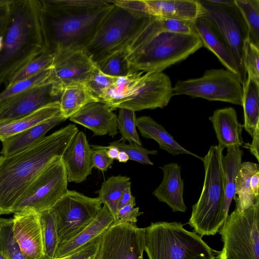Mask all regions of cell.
Wrapping results in <instances>:
<instances>
[{"label":"cell","mask_w":259,"mask_h":259,"mask_svg":"<svg viewBox=\"0 0 259 259\" xmlns=\"http://www.w3.org/2000/svg\"><path fill=\"white\" fill-rule=\"evenodd\" d=\"M63 86L50 81L17 94L0 103V123L27 116L58 102Z\"/></svg>","instance_id":"obj_15"},{"label":"cell","mask_w":259,"mask_h":259,"mask_svg":"<svg viewBox=\"0 0 259 259\" xmlns=\"http://www.w3.org/2000/svg\"><path fill=\"white\" fill-rule=\"evenodd\" d=\"M242 155L243 151L240 147L232 146L227 147L226 154L222 156L226 218L229 214L232 201L235 195V178L241 163Z\"/></svg>","instance_id":"obj_30"},{"label":"cell","mask_w":259,"mask_h":259,"mask_svg":"<svg viewBox=\"0 0 259 259\" xmlns=\"http://www.w3.org/2000/svg\"><path fill=\"white\" fill-rule=\"evenodd\" d=\"M51 74V67L18 81L5 88L0 93V103L17 94L33 87L52 81Z\"/></svg>","instance_id":"obj_39"},{"label":"cell","mask_w":259,"mask_h":259,"mask_svg":"<svg viewBox=\"0 0 259 259\" xmlns=\"http://www.w3.org/2000/svg\"><path fill=\"white\" fill-rule=\"evenodd\" d=\"M193 24L195 33L201 39L203 46L214 54L227 69L238 75L228 46L209 19L203 15L193 21Z\"/></svg>","instance_id":"obj_21"},{"label":"cell","mask_w":259,"mask_h":259,"mask_svg":"<svg viewBox=\"0 0 259 259\" xmlns=\"http://www.w3.org/2000/svg\"><path fill=\"white\" fill-rule=\"evenodd\" d=\"M101 236L72 253L56 259H97Z\"/></svg>","instance_id":"obj_43"},{"label":"cell","mask_w":259,"mask_h":259,"mask_svg":"<svg viewBox=\"0 0 259 259\" xmlns=\"http://www.w3.org/2000/svg\"><path fill=\"white\" fill-rule=\"evenodd\" d=\"M62 156L54 158L39 173L15 204L12 213L50 209L68 191Z\"/></svg>","instance_id":"obj_11"},{"label":"cell","mask_w":259,"mask_h":259,"mask_svg":"<svg viewBox=\"0 0 259 259\" xmlns=\"http://www.w3.org/2000/svg\"><path fill=\"white\" fill-rule=\"evenodd\" d=\"M109 2L134 14L143 16L150 15L147 11L144 0H110Z\"/></svg>","instance_id":"obj_45"},{"label":"cell","mask_w":259,"mask_h":259,"mask_svg":"<svg viewBox=\"0 0 259 259\" xmlns=\"http://www.w3.org/2000/svg\"><path fill=\"white\" fill-rule=\"evenodd\" d=\"M163 180L153 192L160 202H164L175 211L185 212L187 210L183 199L184 182L181 178V167L176 163L166 164L160 167Z\"/></svg>","instance_id":"obj_20"},{"label":"cell","mask_w":259,"mask_h":259,"mask_svg":"<svg viewBox=\"0 0 259 259\" xmlns=\"http://www.w3.org/2000/svg\"><path fill=\"white\" fill-rule=\"evenodd\" d=\"M98 197L92 198L69 190L50 209L56 222L59 245L80 232L101 208Z\"/></svg>","instance_id":"obj_13"},{"label":"cell","mask_w":259,"mask_h":259,"mask_svg":"<svg viewBox=\"0 0 259 259\" xmlns=\"http://www.w3.org/2000/svg\"><path fill=\"white\" fill-rule=\"evenodd\" d=\"M96 67L83 50L66 49L54 54L51 80L63 86L85 83Z\"/></svg>","instance_id":"obj_16"},{"label":"cell","mask_w":259,"mask_h":259,"mask_svg":"<svg viewBox=\"0 0 259 259\" xmlns=\"http://www.w3.org/2000/svg\"><path fill=\"white\" fill-rule=\"evenodd\" d=\"M128 205L133 206H136V205L135 197L132 194L131 187L126 188L124 192L120 201L119 209Z\"/></svg>","instance_id":"obj_49"},{"label":"cell","mask_w":259,"mask_h":259,"mask_svg":"<svg viewBox=\"0 0 259 259\" xmlns=\"http://www.w3.org/2000/svg\"><path fill=\"white\" fill-rule=\"evenodd\" d=\"M114 222L113 215L104 205L94 220L71 240L58 245L56 258L69 254L102 235Z\"/></svg>","instance_id":"obj_24"},{"label":"cell","mask_w":259,"mask_h":259,"mask_svg":"<svg viewBox=\"0 0 259 259\" xmlns=\"http://www.w3.org/2000/svg\"><path fill=\"white\" fill-rule=\"evenodd\" d=\"M117 78V77L104 74L96 66L89 79L85 84L91 93L99 100L104 93L114 84Z\"/></svg>","instance_id":"obj_42"},{"label":"cell","mask_w":259,"mask_h":259,"mask_svg":"<svg viewBox=\"0 0 259 259\" xmlns=\"http://www.w3.org/2000/svg\"><path fill=\"white\" fill-rule=\"evenodd\" d=\"M259 171L258 164L245 161L241 162L235 178V195L234 199L236 202V209L243 211L253 205L259 197L256 196L252 190L251 179L252 175Z\"/></svg>","instance_id":"obj_28"},{"label":"cell","mask_w":259,"mask_h":259,"mask_svg":"<svg viewBox=\"0 0 259 259\" xmlns=\"http://www.w3.org/2000/svg\"><path fill=\"white\" fill-rule=\"evenodd\" d=\"M147 21L124 48L132 73L162 72L203 47L195 34L156 33L148 28Z\"/></svg>","instance_id":"obj_4"},{"label":"cell","mask_w":259,"mask_h":259,"mask_svg":"<svg viewBox=\"0 0 259 259\" xmlns=\"http://www.w3.org/2000/svg\"><path fill=\"white\" fill-rule=\"evenodd\" d=\"M46 50H83L114 7L104 0H40Z\"/></svg>","instance_id":"obj_1"},{"label":"cell","mask_w":259,"mask_h":259,"mask_svg":"<svg viewBox=\"0 0 259 259\" xmlns=\"http://www.w3.org/2000/svg\"><path fill=\"white\" fill-rule=\"evenodd\" d=\"M97 101L85 83L64 85L59 101L61 114L67 119L87 104Z\"/></svg>","instance_id":"obj_29"},{"label":"cell","mask_w":259,"mask_h":259,"mask_svg":"<svg viewBox=\"0 0 259 259\" xmlns=\"http://www.w3.org/2000/svg\"><path fill=\"white\" fill-rule=\"evenodd\" d=\"M96 65L101 72L109 76L119 77L132 74L124 49L107 56Z\"/></svg>","instance_id":"obj_35"},{"label":"cell","mask_w":259,"mask_h":259,"mask_svg":"<svg viewBox=\"0 0 259 259\" xmlns=\"http://www.w3.org/2000/svg\"><path fill=\"white\" fill-rule=\"evenodd\" d=\"M92 151L85 134L78 131L62 156L68 182L80 183L92 174Z\"/></svg>","instance_id":"obj_18"},{"label":"cell","mask_w":259,"mask_h":259,"mask_svg":"<svg viewBox=\"0 0 259 259\" xmlns=\"http://www.w3.org/2000/svg\"><path fill=\"white\" fill-rule=\"evenodd\" d=\"M143 212L139 211L138 207L129 205L124 206L118 209L117 223L125 222L136 224L138 217Z\"/></svg>","instance_id":"obj_46"},{"label":"cell","mask_w":259,"mask_h":259,"mask_svg":"<svg viewBox=\"0 0 259 259\" xmlns=\"http://www.w3.org/2000/svg\"><path fill=\"white\" fill-rule=\"evenodd\" d=\"M53 60L54 55L45 50L17 72L11 78L5 88L18 81L51 68Z\"/></svg>","instance_id":"obj_38"},{"label":"cell","mask_w":259,"mask_h":259,"mask_svg":"<svg viewBox=\"0 0 259 259\" xmlns=\"http://www.w3.org/2000/svg\"><path fill=\"white\" fill-rule=\"evenodd\" d=\"M145 228L113 223L101 236L97 259H143Z\"/></svg>","instance_id":"obj_14"},{"label":"cell","mask_w":259,"mask_h":259,"mask_svg":"<svg viewBox=\"0 0 259 259\" xmlns=\"http://www.w3.org/2000/svg\"><path fill=\"white\" fill-rule=\"evenodd\" d=\"M13 232L26 259H45L41 228L37 212L28 210L14 213Z\"/></svg>","instance_id":"obj_17"},{"label":"cell","mask_w":259,"mask_h":259,"mask_svg":"<svg viewBox=\"0 0 259 259\" xmlns=\"http://www.w3.org/2000/svg\"><path fill=\"white\" fill-rule=\"evenodd\" d=\"M117 117L106 103L97 101L84 106L69 120L90 130L94 136L114 137L118 134Z\"/></svg>","instance_id":"obj_19"},{"label":"cell","mask_w":259,"mask_h":259,"mask_svg":"<svg viewBox=\"0 0 259 259\" xmlns=\"http://www.w3.org/2000/svg\"><path fill=\"white\" fill-rule=\"evenodd\" d=\"M78 132L69 124L25 150L0 156V215L12 213L29 185L54 158L62 156Z\"/></svg>","instance_id":"obj_2"},{"label":"cell","mask_w":259,"mask_h":259,"mask_svg":"<svg viewBox=\"0 0 259 259\" xmlns=\"http://www.w3.org/2000/svg\"><path fill=\"white\" fill-rule=\"evenodd\" d=\"M116 159L119 162H126L129 159V157L127 153L123 151H120Z\"/></svg>","instance_id":"obj_51"},{"label":"cell","mask_w":259,"mask_h":259,"mask_svg":"<svg viewBox=\"0 0 259 259\" xmlns=\"http://www.w3.org/2000/svg\"><path fill=\"white\" fill-rule=\"evenodd\" d=\"M119 109L117 126L121 137L118 141L123 142L127 141L131 144H136L142 146V143L136 129L135 112L126 108Z\"/></svg>","instance_id":"obj_37"},{"label":"cell","mask_w":259,"mask_h":259,"mask_svg":"<svg viewBox=\"0 0 259 259\" xmlns=\"http://www.w3.org/2000/svg\"><path fill=\"white\" fill-rule=\"evenodd\" d=\"M173 92L174 96L186 95L242 105L243 90L239 77L227 69L207 70L200 77L179 80Z\"/></svg>","instance_id":"obj_12"},{"label":"cell","mask_w":259,"mask_h":259,"mask_svg":"<svg viewBox=\"0 0 259 259\" xmlns=\"http://www.w3.org/2000/svg\"><path fill=\"white\" fill-rule=\"evenodd\" d=\"M247 25L248 40L259 48V0H234Z\"/></svg>","instance_id":"obj_34"},{"label":"cell","mask_w":259,"mask_h":259,"mask_svg":"<svg viewBox=\"0 0 259 259\" xmlns=\"http://www.w3.org/2000/svg\"><path fill=\"white\" fill-rule=\"evenodd\" d=\"M101 147L106 150L107 154L110 158H111L113 160H114V159H116L118 153L120 151V150L118 148L110 146H101Z\"/></svg>","instance_id":"obj_50"},{"label":"cell","mask_w":259,"mask_h":259,"mask_svg":"<svg viewBox=\"0 0 259 259\" xmlns=\"http://www.w3.org/2000/svg\"><path fill=\"white\" fill-rule=\"evenodd\" d=\"M203 15L212 23L228 46L234 61L242 87L247 79L244 65V42L248 31L234 0H198Z\"/></svg>","instance_id":"obj_10"},{"label":"cell","mask_w":259,"mask_h":259,"mask_svg":"<svg viewBox=\"0 0 259 259\" xmlns=\"http://www.w3.org/2000/svg\"><path fill=\"white\" fill-rule=\"evenodd\" d=\"M151 16L194 21L203 16L204 10L198 0H144Z\"/></svg>","instance_id":"obj_22"},{"label":"cell","mask_w":259,"mask_h":259,"mask_svg":"<svg viewBox=\"0 0 259 259\" xmlns=\"http://www.w3.org/2000/svg\"><path fill=\"white\" fill-rule=\"evenodd\" d=\"M46 49L40 0H11L0 50V85Z\"/></svg>","instance_id":"obj_3"},{"label":"cell","mask_w":259,"mask_h":259,"mask_svg":"<svg viewBox=\"0 0 259 259\" xmlns=\"http://www.w3.org/2000/svg\"><path fill=\"white\" fill-rule=\"evenodd\" d=\"M174 96L169 77L162 72H137L122 77L118 85L111 111L126 108L134 111L166 107Z\"/></svg>","instance_id":"obj_7"},{"label":"cell","mask_w":259,"mask_h":259,"mask_svg":"<svg viewBox=\"0 0 259 259\" xmlns=\"http://www.w3.org/2000/svg\"><path fill=\"white\" fill-rule=\"evenodd\" d=\"M131 186V179L125 176H111L104 181L97 192L102 204L105 205L117 222V214L121 198L125 190Z\"/></svg>","instance_id":"obj_31"},{"label":"cell","mask_w":259,"mask_h":259,"mask_svg":"<svg viewBox=\"0 0 259 259\" xmlns=\"http://www.w3.org/2000/svg\"><path fill=\"white\" fill-rule=\"evenodd\" d=\"M66 120L59 114L44 122L6 139L2 142L1 155L6 156L25 150L45 137L51 129Z\"/></svg>","instance_id":"obj_25"},{"label":"cell","mask_w":259,"mask_h":259,"mask_svg":"<svg viewBox=\"0 0 259 259\" xmlns=\"http://www.w3.org/2000/svg\"><path fill=\"white\" fill-rule=\"evenodd\" d=\"M252 141L251 143H245L242 146L248 149L250 152L259 161L258 145H259V125H257L252 137Z\"/></svg>","instance_id":"obj_48"},{"label":"cell","mask_w":259,"mask_h":259,"mask_svg":"<svg viewBox=\"0 0 259 259\" xmlns=\"http://www.w3.org/2000/svg\"><path fill=\"white\" fill-rule=\"evenodd\" d=\"M149 259H214L210 247L179 222L152 223L145 228V248Z\"/></svg>","instance_id":"obj_6"},{"label":"cell","mask_w":259,"mask_h":259,"mask_svg":"<svg viewBox=\"0 0 259 259\" xmlns=\"http://www.w3.org/2000/svg\"><path fill=\"white\" fill-rule=\"evenodd\" d=\"M93 148L92 153V161L93 168L102 171H106L113 164V160L110 158L105 149L102 148L101 146L91 145Z\"/></svg>","instance_id":"obj_44"},{"label":"cell","mask_w":259,"mask_h":259,"mask_svg":"<svg viewBox=\"0 0 259 259\" xmlns=\"http://www.w3.org/2000/svg\"><path fill=\"white\" fill-rule=\"evenodd\" d=\"M60 113L58 102L40 108L27 116L0 123V141L16 135Z\"/></svg>","instance_id":"obj_27"},{"label":"cell","mask_w":259,"mask_h":259,"mask_svg":"<svg viewBox=\"0 0 259 259\" xmlns=\"http://www.w3.org/2000/svg\"><path fill=\"white\" fill-rule=\"evenodd\" d=\"M209 120L212 124L218 146L221 150L229 146L243 145V125L239 122L234 108L229 107L217 109L213 111Z\"/></svg>","instance_id":"obj_23"},{"label":"cell","mask_w":259,"mask_h":259,"mask_svg":"<svg viewBox=\"0 0 259 259\" xmlns=\"http://www.w3.org/2000/svg\"><path fill=\"white\" fill-rule=\"evenodd\" d=\"M109 146L116 147L120 151H124L128 155L130 160L143 164L153 165L154 164L150 160L148 155L150 154L156 155L157 154V150H149L136 144H126L125 142H121L119 141L110 142Z\"/></svg>","instance_id":"obj_40"},{"label":"cell","mask_w":259,"mask_h":259,"mask_svg":"<svg viewBox=\"0 0 259 259\" xmlns=\"http://www.w3.org/2000/svg\"><path fill=\"white\" fill-rule=\"evenodd\" d=\"M243 49L244 65L247 76L259 84V48L247 38Z\"/></svg>","instance_id":"obj_41"},{"label":"cell","mask_w":259,"mask_h":259,"mask_svg":"<svg viewBox=\"0 0 259 259\" xmlns=\"http://www.w3.org/2000/svg\"><path fill=\"white\" fill-rule=\"evenodd\" d=\"M0 252L7 259H26L13 232V219L0 218Z\"/></svg>","instance_id":"obj_36"},{"label":"cell","mask_w":259,"mask_h":259,"mask_svg":"<svg viewBox=\"0 0 259 259\" xmlns=\"http://www.w3.org/2000/svg\"><path fill=\"white\" fill-rule=\"evenodd\" d=\"M222 155L220 147L212 145L202 160L205 170L203 186L197 202L192 205L188 222L202 237L215 235L226 219Z\"/></svg>","instance_id":"obj_5"},{"label":"cell","mask_w":259,"mask_h":259,"mask_svg":"<svg viewBox=\"0 0 259 259\" xmlns=\"http://www.w3.org/2000/svg\"><path fill=\"white\" fill-rule=\"evenodd\" d=\"M136 124L142 137L155 140L158 144L160 149L165 150L172 155L188 154L202 160L203 157L182 147L163 126L151 117L143 116L136 118Z\"/></svg>","instance_id":"obj_26"},{"label":"cell","mask_w":259,"mask_h":259,"mask_svg":"<svg viewBox=\"0 0 259 259\" xmlns=\"http://www.w3.org/2000/svg\"><path fill=\"white\" fill-rule=\"evenodd\" d=\"M243 90L242 106L244 116L243 127L252 137L259 125V84L247 76Z\"/></svg>","instance_id":"obj_32"},{"label":"cell","mask_w":259,"mask_h":259,"mask_svg":"<svg viewBox=\"0 0 259 259\" xmlns=\"http://www.w3.org/2000/svg\"><path fill=\"white\" fill-rule=\"evenodd\" d=\"M0 259H7L1 252H0Z\"/></svg>","instance_id":"obj_52"},{"label":"cell","mask_w":259,"mask_h":259,"mask_svg":"<svg viewBox=\"0 0 259 259\" xmlns=\"http://www.w3.org/2000/svg\"><path fill=\"white\" fill-rule=\"evenodd\" d=\"M38 213L41 228L45 259H55L59 240L54 215L50 209Z\"/></svg>","instance_id":"obj_33"},{"label":"cell","mask_w":259,"mask_h":259,"mask_svg":"<svg viewBox=\"0 0 259 259\" xmlns=\"http://www.w3.org/2000/svg\"><path fill=\"white\" fill-rule=\"evenodd\" d=\"M11 0H0V36H3Z\"/></svg>","instance_id":"obj_47"},{"label":"cell","mask_w":259,"mask_h":259,"mask_svg":"<svg viewBox=\"0 0 259 259\" xmlns=\"http://www.w3.org/2000/svg\"><path fill=\"white\" fill-rule=\"evenodd\" d=\"M219 232L223 247L214 259H259V200L228 214Z\"/></svg>","instance_id":"obj_8"},{"label":"cell","mask_w":259,"mask_h":259,"mask_svg":"<svg viewBox=\"0 0 259 259\" xmlns=\"http://www.w3.org/2000/svg\"><path fill=\"white\" fill-rule=\"evenodd\" d=\"M151 16L137 15L114 5L83 51L97 63L124 49Z\"/></svg>","instance_id":"obj_9"}]
</instances>
